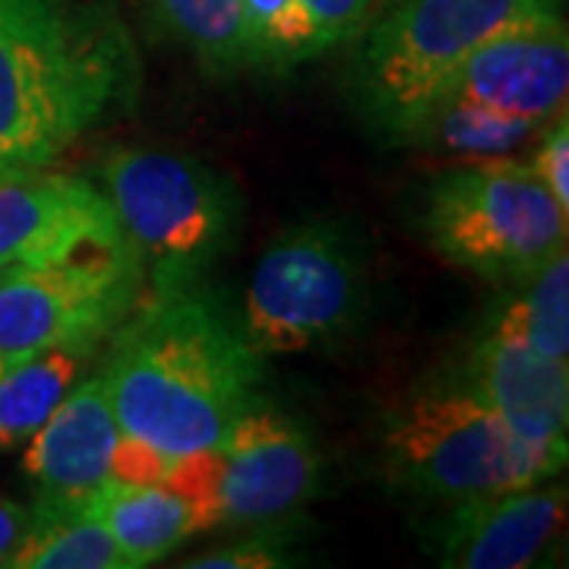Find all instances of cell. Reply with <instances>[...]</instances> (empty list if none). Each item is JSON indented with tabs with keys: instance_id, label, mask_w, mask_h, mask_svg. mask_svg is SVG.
<instances>
[{
	"instance_id": "obj_1",
	"label": "cell",
	"mask_w": 569,
	"mask_h": 569,
	"mask_svg": "<svg viewBox=\"0 0 569 569\" xmlns=\"http://www.w3.org/2000/svg\"><path fill=\"white\" fill-rule=\"evenodd\" d=\"M114 418L168 456L219 449L260 399L263 358L203 279L146 284L102 367Z\"/></svg>"
},
{
	"instance_id": "obj_2",
	"label": "cell",
	"mask_w": 569,
	"mask_h": 569,
	"mask_svg": "<svg viewBox=\"0 0 569 569\" xmlns=\"http://www.w3.org/2000/svg\"><path fill=\"white\" fill-rule=\"evenodd\" d=\"M140 54L102 0H0V174L39 171L130 111Z\"/></svg>"
},
{
	"instance_id": "obj_3",
	"label": "cell",
	"mask_w": 569,
	"mask_h": 569,
	"mask_svg": "<svg viewBox=\"0 0 569 569\" xmlns=\"http://www.w3.org/2000/svg\"><path fill=\"white\" fill-rule=\"evenodd\" d=\"M557 17L563 0H392L351 39L348 96L392 140L471 51L509 29Z\"/></svg>"
},
{
	"instance_id": "obj_4",
	"label": "cell",
	"mask_w": 569,
	"mask_h": 569,
	"mask_svg": "<svg viewBox=\"0 0 569 569\" xmlns=\"http://www.w3.org/2000/svg\"><path fill=\"white\" fill-rule=\"evenodd\" d=\"M563 466V449L522 440L481 402L440 383L399 402L383 425L389 481L443 507L541 485Z\"/></svg>"
},
{
	"instance_id": "obj_5",
	"label": "cell",
	"mask_w": 569,
	"mask_h": 569,
	"mask_svg": "<svg viewBox=\"0 0 569 569\" xmlns=\"http://www.w3.org/2000/svg\"><path fill=\"white\" fill-rule=\"evenodd\" d=\"M430 250L478 279L516 284L567 250L569 212L526 159L459 162L433 174L421 203Z\"/></svg>"
},
{
	"instance_id": "obj_6",
	"label": "cell",
	"mask_w": 569,
	"mask_h": 569,
	"mask_svg": "<svg viewBox=\"0 0 569 569\" xmlns=\"http://www.w3.org/2000/svg\"><path fill=\"white\" fill-rule=\"evenodd\" d=\"M96 183L140 257L146 284L203 279L238 238V187L193 156L123 146L99 162Z\"/></svg>"
},
{
	"instance_id": "obj_7",
	"label": "cell",
	"mask_w": 569,
	"mask_h": 569,
	"mask_svg": "<svg viewBox=\"0 0 569 569\" xmlns=\"http://www.w3.org/2000/svg\"><path fill=\"white\" fill-rule=\"evenodd\" d=\"M367 310V260L342 222L307 219L266 247L238 310L260 358L298 355L351 336Z\"/></svg>"
},
{
	"instance_id": "obj_8",
	"label": "cell",
	"mask_w": 569,
	"mask_h": 569,
	"mask_svg": "<svg viewBox=\"0 0 569 569\" xmlns=\"http://www.w3.org/2000/svg\"><path fill=\"white\" fill-rule=\"evenodd\" d=\"M146 291V269L130 244L70 260L0 269V355L67 342H104Z\"/></svg>"
},
{
	"instance_id": "obj_9",
	"label": "cell",
	"mask_w": 569,
	"mask_h": 569,
	"mask_svg": "<svg viewBox=\"0 0 569 569\" xmlns=\"http://www.w3.org/2000/svg\"><path fill=\"white\" fill-rule=\"evenodd\" d=\"M222 526H269L320 488L323 459L295 415L257 399L222 443Z\"/></svg>"
},
{
	"instance_id": "obj_10",
	"label": "cell",
	"mask_w": 569,
	"mask_h": 569,
	"mask_svg": "<svg viewBox=\"0 0 569 569\" xmlns=\"http://www.w3.org/2000/svg\"><path fill=\"white\" fill-rule=\"evenodd\" d=\"M121 222L102 187L77 174H0V269L70 260L123 247Z\"/></svg>"
},
{
	"instance_id": "obj_11",
	"label": "cell",
	"mask_w": 569,
	"mask_h": 569,
	"mask_svg": "<svg viewBox=\"0 0 569 569\" xmlns=\"http://www.w3.org/2000/svg\"><path fill=\"white\" fill-rule=\"evenodd\" d=\"M569 36L567 20H541L509 29L471 51L430 99L478 104L507 118L550 123L567 111Z\"/></svg>"
},
{
	"instance_id": "obj_12",
	"label": "cell",
	"mask_w": 569,
	"mask_h": 569,
	"mask_svg": "<svg viewBox=\"0 0 569 569\" xmlns=\"http://www.w3.org/2000/svg\"><path fill=\"white\" fill-rule=\"evenodd\" d=\"M567 529V490L531 485L449 507L433 548L449 569L535 567Z\"/></svg>"
},
{
	"instance_id": "obj_13",
	"label": "cell",
	"mask_w": 569,
	"mask_h": 569,
	"mask_svg": "<svg viewBox=\"0 0 569 569\" xmlns=\"http://www.w3.org/2000/svg\"><path fill=\"white\" fill-rule=\"evenodd\" d=\"M440 387L481 402L522 440L567 452L569 365L478 336Z\"/></svg>"
},
{
	"instance_id": "obj_14",
	"label": "cell",
	"mask_w": 569,
	"mask_h": 569,
	"mask_svg": "<svg viewBox=\"0 0 569 569\" xmlns=\"http://www.w3.org/2000/svg\"><path fill=\"white\" fill-rule=\"evenodd\" d=\"M121 425L104 389L102 370L86 377L22 447V471L36 497H80L108 478Z\"/></svg>"
},
{
	"instance_id": "obj_15",
	"label": "cell",
	"mask_w": 569,
	"mask_h": 569,
	"mask_svg": "<svg viewBox=\"0 0 569 569\" xmlns=\"http://www.w3.org/2000/svg\"><path fill=\"white\" fill-rule=\"evenodd\" d=\"M545 127L548 123L507 118L478 104L430 99L396 130L392 140L408 149H418L430 159L459 164L516 156L522 146L538 140Z\"/></svg>"
},
{
	"instance_id": "obj_16",
	"label": "cell",
	"mask_w": 569,
	"mask_h": 569,
	"mask_svg": "<svg viewBox=\"0 0 569 569\" xmlns=\"http://www.w3.org/2000/svg\"><path fill=\"white\" fill-rule=\"evenodd\" d=\"M82 507L111 531L130 569L159 563L197 535L190 509L159 485H123L104 478L82 493Z\"/></svg>"
},
{
	"instance_id": "obj_17",
	"label": "cell",
	"mask_w": 569,
	"mask_h": 569,
	"mask_svg": "<svg viewBox=\"0 0 569 569\" xmlns=\"http://www.w3.org/2000/svg\"><path fill=\"white\" fill-rule=\"evenodd\" d=\"M102 342H67L13 358L0 373V452L26 447L89 370Z\"/></svg>"
},
{
	"instance_id": "obj_18",
	"label": "cell",
	"mask_w": 569,
	"mask_h": 569,
	"mask_svg": "<svg viewBox=\"0 0 569 569\" xmlns=\"http://www.w3.org/2000/svg\"><path fill=\"white\" fill-rule=\"evenodd\" d=\"M485 339L569 361V257L560 250L535 276L512 284L481 326Z\"/></svg>"
},
{
	"instance_id": "obj_19",
	"label": "cell",
	"mask_w": 569,
	"mask_h": 569,
	"mask_svg": "<svg viewBox=\"0 0 569 569\" xmlns=\"http://www.w3.org/2000/svg\"><path fill=\"white\" fill-rule=\"evenodd\" d=\"M7 569H130L111 531L80 497H36L29 531Z\"/></svg>"
},
{
	"instance_id": "obj_20",
	"label": "cell",
	"mask_w": 569,
	"mask_h": 569,
	"mask_svg": "<svg viewBox=\"0 0 569 569\" xmlns=\"http://www.w3.org/2000/svg\"><path fill=\"white\" fill-rule=\"evenodd\" d=\"M156 20L171 39L197 58L200 67L219 77H234L260 67L263 58L250 39L241 0H149Z\"/></svg>"
},
{
	"instance_id": "obj_21",
	"label": "cell",
	"mask_w": 569,
	"mask_h": 569,
	"mask_svg": "<svg viewBox=\"0 0 569 569\" xmlns=\"http://www.w3.org/2000/svg\"><path fill=\"white\" fill-rule=\"evenodd\" d=\"M241 13L263 63L279 67L320 54L305 0H241Z\"/></svg>"
},
{
	"instance_id": "obj_22",
	"label": "cell",
	"mask_w": 569,
	"mask_h": 569,
	"mask_svg": "<svg viewBox=\"0 0 569 569\" xmlns=\"http://www.w3.org/2000/svg\"><path fill=\"white\" fill-rule=\"evenodd\" d=\"M222 478L224 456L219 449H193L171 456L159 488L171 490L190 509L193 531H212L222 526Z\"/></svg>"
},
{
	"instance_id": "obj_23",
	"label": "cell",
	"mask_w": 569,
	"mask_h": 569,
	"mask_svg": "<svg viewBox=\"0 0 569 569\" xmlns=\"http://www.w3.org/2000/svg\"><path fill=\"white\" fill-rule=\"evenodd\" d=\"M288 563V538L276 529L238 538L219 550H209L197 560H183L190 569H272Z\"/></svg>"
},
{
	"instance_id": "obj_24",
	"label": "cell",
	"mask_w": 569,
	"mask_h": 569,
	"mask_svg": "<svg viewBox=\"0 0 569 569\" xmlns=\"http://www.w3.org/2000/svg\"><path fill=\"white\" fill-rule=\"evenodd\" d=\"M320 54L351 41L387 0H305Z\"/></svg>"
},
{
	"instance_id": "obj_25",
	"label": "cell",
	"mask_w": 569,
	"mask_h": 569,
	"mask_svg": "<svg viewBox=\"0 0 569 569\" xmlns=\"http://www.w3.org/2000/svg\"><path fill=\"white\" fill-rule=\"evenodd\" d=\"M541 142L535 149L531 171L548 187V193L569 212V121L567 111H560L553 121L538 133Z\"/></svg>"
},
{
	"instance_id": "obj_26",
	"label": "cell",
	"mask_w": 569,
	"mask_h": 569,
	"mask_svg": "<svg viewBox=\"0 0 569 569\" xmlns=\"http://www.w3.org/2000/svg\"><path fill=\"white\" fill-rule=\"evenodd\" d=\"M171 456L152 447L149 440H142L137 433L121 430L118 443L111 449V462H108V478L123 481V485H159L168 471Z\"/></svg>"
},
{
	"instance_id": "obj_27",
	"label": "cell",
	"mask_w": 569,
	"mask_h": 569,
	"mask_svg": "<svg viewBox=\"0 0 569 569\" xmlns=\"http://www.w3.org/2000/svg\"><path fill=\"white\" fill-rule=\"evenodd\" d=\"M26 531H29V509L0 490V569L10 567V557L22 545Z\"/></svg>"
},
{
	"instance_id": "obj_28",
	"label": "cell",
	"mask_w": 569,
	"mask_h": 569,
	"mask_svg": "<svg viewBox=\"0 0 569 569\" xmlns=\"http://www.w3.org/2000/svg\"><path fill=\"white\" fill-rule=\"evenodd\" d=\"M10 361H13V358H7V355H0V373L7 370V365H10Z\"/></svg>"
},
{
	"instance_id": "obj_29",
	"label": "cell",
	"mask_w": 569,
	"mask_h": 569,
	"mask_svg": "<svg viewBox=\"0 0 569 569\" xmlns=\"http://www.w3.org/2000/svg\"><path fill=\"white\" fill-rule=\"evenodd\" d=\"M387 3H392V0H387Z\"/></svg>"
}]
</instances>
